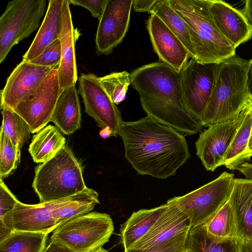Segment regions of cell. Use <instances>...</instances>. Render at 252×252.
I'll use <instances>...</instances> for the list:
<instances>
[{
	"instance_id": "cell-31",
	"label": "cell",
	"mask_w": 252,
	"mask_h": 252,
	"mask_svg": "<svg viewBox=\"0 0 252 252\" xmlns=\"http://www.w3.org/2000/svg\"><path fill=\"white\" fill-rule=\"evenodd\" d=\"M21 149L0 131V179L7 177L17 168L20 161Z\"/></svg>"
},
{
	"instance_id": "cell-44",
	"label": "cell",
	"mask_w": 252,
	"mask_h": 252,
	"mask_svg": "<svg viewBox=\"0 0 252 252\" xmlns=\"http://www.w3.org/2000/svg\"><path fill=\"white\" fill-rule=\"evenodd\" d=\"M251 104H252V100H251Z\"/></svg>"
},
{
	"instance_id": "cell-22",
	"label": "cell",
	"mask_w": 252,
	"mask_h": 252,
	"mask_svg": "<svg viewBox=\"0 0 252 252\" xmlns=\"http://www.w3.org/2000/svg\"><path fill=\"white\" fill-rule=\"evenodd\" d=\"M51 122L66 135H70L81 128V107L75 86L63 90L57 103Z\"/></svg>"
},
{
	"instance_id": "cell-35",
	"label": "cell",
	"mask_w": 252,
	"mask_h": 252,
	"mask_svg": "<svg viewBox=\"0 0 252 252\" xmlns=\"http://www.w3.org/2000/svg\"><path fill=\"white\" fill-rule=\"evenodd\" d=\"M19 200L0 179V219L12 210Z\"/></svg>"
},
{
	"instance_id": "cell-6",
	"label": "cell",
	"mask_w": 252,
	"mask_h": 252,
	"mask_svg": "<svg viewBox=\"0 0 252 252\" xmlns=\"http://www.w3.org/2000/svg\"><path fill=\"white\" fill-rule=\"evenodd\" d=\"M46 0H13L8 2L0 17V63L15 45L36 30L44 15Z\"/></svg>"
},
{
	"instance_id": "cell-27",
	"label": "cell",
	"mask_w": 252,
	"mask_h": 252,
	"mask_svg": "<svg viewBox=\"0 0 252 252\" xmlns=\"http://www.w3.org/2000/svg\"><path fill=\"white\" fill-rule=\"evenodd\" d=\"M150 13L157 15L179 38L192 58H194L195 53L189 28L172 6L169 0H158Z\"/></svg>"
},
{
	"instance_id": "cell-30",
	"label": "cell",
	"mask_w": 252,
	"mask_h": 252,
	"mask_svg": "<svg viewBox=\"0 0 252 252\" xmlns=\"http://www.w3.org/2000/svg\"><path fill=\"white\" fill-rule=\"evenodd\" d=\"M2 122L0 131L21 148L28 142L32 133L29 126L14 109L5 105L0 106Z\"/></svg>"
},
{
	"instance_id": "cell-36",
	"label": "cell",
	"mask_w": 252,
	"mask_h": 252,
	"mask_svg": "<svg viewBox=\"0 0 252 252\" xmlns=\"http://www.w3.org/2000/svg\"><path fill=\"white\" fill-rule=\"evenodd\" d=\"M107 0H69L70 4L82 6L91 13L92 16L99 20L101 18Z\"/></svg>"
},
{
	"instance_id": "cell-24",
	"label": "cell",
	"mask_w": 252,
	"mask_h": 252,
	"mask_svg": "<svg viewBox=\"0 0 252 252\" xmlns=\"http://www.w3.org/2000/svg\"><path fill=\"white\" fill-rule=\"evenodd\" d=\"M252 131V106L251 102L244 109L243 119L226 154L223 165L227 168L238 170L242 165L250 160L252 156L248 152V144Z\"/></svg>"
},
{
	"instance_id": "cell-9",
	"label": "cell",
	"mask_w": 252,
	"mask_h": 252,
	"mask_svg": "<svg viewBox=\"0 0 252 252\" xmlns=\"http://www.w3.org/2000/svg\"><path fill=\"white\" fill-rule=\"evenodd\" d=\"M130 79L139 95L183 106L180 73L166 63L159 61L143 65L130 73Z\"/></svg>"
},
{
	"instance_id": "cell-26",
	"label": "cell",
	"mask_w": 252,
	"mask_h": 252,
	"mask_svg": "<svg viewBox=\"0 0 252 252\" xmlns=\"http://www.w3.org/2000/svg\"><path fill=\"white\" fill-rule=\"evenodd\" d=\"M65 143L59 129L49 125L33 136L29 152L34 162L42 163L53 158Z\"/></svg>"
},
{
	"instance_id": "cell-42",
	"label": "cell",
	"mask_w": 252,
	"mask_h": 252,
	"mask_svg": "<svg viewBox=\"0 0 252 252\" xmlns=\"http://www.w3.org/2000/svg\"><path fill=\"white\" fill-rule=\"evenodd\" d=\"M248 152L250 155L252 157V131L248 144Z\"/></svg>"
},
{
	"instance_id": "cell-14",
	"label": "cell",
	"mask_w": 252,
	"mask_h": 252,
	"mask_svg": "<svg viewBox=\"0 0 252 252\" xmlns=\"http://www.w3.org/2000/svg\"><path fill=\"white\" fill-rule=\"evenodd\" d=\"M133 0H107L99 20L95 36L96 53L107 55L122 42L129 27Z\"/></svg>"
},
{
	"instance_id": "cell-16",
	"label": "cell",
	"mask_w": 252,
	"mask_h": 252,
	"mask_svg": "<svg viewBox=\"0 0 252 252\" xmlns=\"http://www.w3.org/2000/svg\"><path fill=\"white\" fill-rule=\"evenodd\" d=\"M147 29L159 61L180 73L192 58L179 38L156 14L150 13Z\"/></svg>"
},
{
	"instance_id": "cell-2",
	"label": "cell",
	"mask_w": 252,
	"mask_h": 252,
	"mask_svg": "<svg viewBox=\"0 0 252 252\" xmlns=\"http://www.w3.org/2000/svg\"><path fill=\"white\" fill-rule=\"evenodd\" d=\"M250 61L236 55L218 63L215 85L200 122L203 126L232 121L251 103Z\"/></svg>"
},
{
	"instance_id": "cell-29",
	"label": "cell",
	"mask_w": 252,
	"mask_h": 252,
	"mask_svg": "<svg viewBox=\"0 0 252 252\" xmlns=\"http://www.w3.org/2000/svg\"><path fill=\"white\" fill-rule=\"evenodd\" d=\"M202 224L207 232L215 237L238 240L236 220L229 198Z\"/></svg>"
},
{
	"instance_id": "cell-4",
	"label": "cell",
	"mask_w": 252,
	"mask_h": 252,
	"mask_svg": "<svg viewBox=\"0 0 252 252\" xmlns=\"http://www.w3.org/2000/svg\"><path fill=\"white\" fill-rule=\"evenodd\" d=\"M32 186L40 203L69 197L88 188L81 163L66 145L36 166Z\"/></svg>"
},
{
	"instance_id": "cell-34",
	"label": "cell",
	"mask_w": 252,
	"mask_h": 252,
	"mask_svg": "<svg viewBox=\"0 0 252 252\" xmlns=\"http://www.w3.org/2000/svg\"><path fill=\"white\" fill-rule=\"evenodd\" d=\"M189 231L182 232L168 241L144 250H125L124 252H184Z\"/></svg>"
},
{
	"instance_id": "cell-15",
	"label": "cell",
	"mask_w": 252,
	"mask_h": 252,
	"mask_svg": "<svg viewBox=\"0 0 252 252\" xmlns=\"http://www.w3.org/2000/svg\"><path fill=\"white\" fill-rule=\"evenodd\" d=\"M52 69L23 60L12 71L0 91V106L14 109L35 92Z\"/></svg>"
},
{
	"instance_id": "cell-37",
	"label": "cell",
	"mask_w": 252,
	"mask_h": 252,
	"mask_svg": "<svg viewBox=\"0 0 252 252\" xmlns=\"http://www.w3.org/2000/svg\"><path fill=\"white\" fill-rule=\"evenodd\" d=\"M158 1V0H133L132 6L137 12L150 13Z\"/></svg>"
},
{
	"instance_id": "cell-20",
	"label": "cell",
	"mask_w": 252,
	"mask_h": 252,
	"mask_svg": "<svg viewBox=\"0 0 252 252\" xmlns=\"http://www.w3.org/2000/svg\"><path fill=\"white\" fill-rule=\"evenodd\" d=\"M69 0H63L62 30L60 37L62 57L58 66L59 84L62 90L75 86L78 79L75 58V42L78 34L74 28Z\"/></svg>"
},
{
	"instance_id": "cell-43",
	"label": "cell",
	"mask_w": 252,
	"mask_h": 252,
	"mask_svg": "<svg viewBox=\"0 0 252 252\" xmlns=\"http://www.w3.org/2000/svg\"><path fill=\"white\" fill-rule=\"evenodd\" d=\"M94 252H109L102 247Z\"/></svg>"
},
{
	"instance_id": "cell-5",
	"label": "cell",
	"mask_w": 252,
	"mask_h": 252,
	"mask_svg": "<svg viewBox=\"0 0 252 252\" xmlns=\"http://www.w3.org/2000/svg\"><path fill=\"white\" fill-rule=\"evenodd\" d=\"M114 229L109 215L92 212L60 224L52 232L50 238L72 252H94L109 241Z\"/></svg>"
},
{
	"instance_id": "cell-11",
	"label": "cell",
	"mask_w": 252,
	"mask_h": 252,
	"mask_svg": "<svg viewBox=\"0 0 252 252\" xmlns=\"http://www.w3.org/2000/svg\"><path fill=\"white\" fill-rule=\"evenodd\" d=\"M63 90L59 84L58 67L52 69L35 92L14 110L27 123L32 133H37L51 121Z\"/></svg>"
},
{
	"instance_id": "cell-38",
	"label": "cell",
	"mask_w": 252,
	"mask_h": 252,
	"mask_svg": "<svg viewBox=\"0 0 252 252\" xmlns=\"http://www.w3.org/2000/svg\"><path fill=\"white\" fill-rule=\"evenodd\" d=\"M43 252H72L68 248L58 241L51 239L47 243Z\"/></svg>"
},
{
	"instance_id": "cell-1",
	"label": "cell",
	"mask_w": 252,
	"mask_h": 252,
	"mask_svg": "<svg viewBox=\"0 0 252 252\" xmlns=\"http://www.w3.org/2000/svg\"><path fill=\"white\" fill-rule=\"evenodd\" d=\"M118 135L126 158L141 175L167 179L175 175L190 157L185 136L147 116L123 121Z\"/></svg>"
},
{
	"instance_id": "cell-41",
	"label": "cell",
	"mask_w": 252,
	"mask_h": 252,
	"mask_svg": "<svg viewBox=\"0 0 252 252\" xmlns=\"http://www.w3.org/2000/svg\"><path fill=\"white\" fill-rule=\"evenodd\" d=\"M248 86L250 95L252 98V59L250 61L249 69L248 73Z\"/></svg>"
},
{
	"instance_id": "cell-7",
	"label": "cell",
	"mask_w": 252,
	"mask_h": 252,
	"mask_svg": "<svg viewBox=\"0 0 252 252\" xmlns=\"http://www.w3.org/2000/svg\"><path fill=\"white\" fill-rule=\"evenodd\" d=\"M234 174L224 172L213 181L170 199L189 217L191 227L205 223L229 198Z\"/></svg>"
},
{
	"instance_id": "cell-28",
	"label": "cell",
	"mask_w": 252,
	"mask_h": 252,
	"mask_svg": "<svg viewBox=\"0 0 252 252\" xmlns=\"http://www.w3.org/2000/svg\"><path fill=\"white\" fill-rule=\"evenodd\" d=\"M48 233L12 230L0 241V252H43Z\"/></svg>"
},
{
	"instance_id": "cell-17",
	"label": "cell",
	"mask_w": 252,
	"mask_h": 252,
	"mask_svg": "<svg viewBox=\"0 0 252 252\" xmlns=\"http://www.w3.org/2000/svg\"><path fill=\"white\" fill-rule=\"evenodd\" d=\"M166 203V209L150 230L128 250H147L190 230L189 217L170 199Z\"/></svg>"
},
{
	"instance_id": "cell-40",
	"label": "cell",
	"mask_w": 252,
	"mask_h": 252,
	"mask_svg": "<svg viewBox=\"0 0 252 252\" xmlns=\"http://www.w3.org/2000/svg\"><path fill=\"white\" fill-rule=\"evenodd\" d=\"M246 177V179L252 180V164L248 162L243 164L238 169Z\"/></svg>"
},
{
	"instance_id": "cell-32",
	"label": "cell",
	"mask_w": 252,
	"mask_h": 252,
	"mask_svg": "<svg viewBox=\"0 0 252 252\" xmlns=\"http://www.w3.org/2000/svg\"><path fill=\"white\" fill-rule=\"evenodd\" d=\"M100 82L114 103L123 101L130 85V73L126 71L116 72L99 77Z\"/></svg>"
},
{
	"instance_id": "cell-8",
	"label": "cell",
	"mask_w": 252,
	"mask_h": 252,
	"mask_svg": "<svg viewBox=\"0 0 252 252\" xmlns=\"http://www.w3.org/2000/svg\"><path fill=\"white\" fill-rule=\"evenodd\" d=\"M217 63H202L191 58L180 72L182 103L186 110L200 122L214 88Z\"/></svg>"
},
{
	"instance_id": "cell-13",
	"label": "cell",
	"mask_w": 252,
	"mask_h": 252,
	"mask_svg": "<svg viewBox=\"0 0 252 252\" xmlns=\"http://www.w3.org/2000/svg\"><path fill=\"white\" fill-rule=\"evenodd\" d=\"M244 116V109L233 120L212 124L201 131L195 142L196 155L208 171L223 165L226 154Z\"/></svg>"
},
{
	"instance_id": "cell-23",
	"label": "cell",
	"mask_w": 252,
	"mask_h": 252,
	"mask_svg": "<svg viewBox=\"0 0 252 252\" xmlns=\"http://www.w3.org/2000/svg\"><path fill=\"white\" fill-rule=\"evenodd\" d=\"M167 207V203L133 212L121 225V243L125 250H128L150 230Z\"/></svg>"
},
{
	"instance_id": "cell-21",
	"label": "cell",
	"mask_w": 252,
	"mask_h": 252,
	"mask_svg": "<svg viewBox=\"0 0 252 252\" xmlns=\"http://www.w3.org/2000/svg\"><path fill=\"white\" fill-rule=\"evenodd\" d=\"M63 0H50L43 21L32 42L23 56L30 62L60 39L62 30Z\"/></svg>"
},
{
	"instance_id": "cell-10",
	"label": "cell",
	"mask_w": 252,
	"mask_h": 252,
	"mask_svg": "<svg viewBox=\"0 0 252 252\" xmlns=\"http://www.w3.org/2000/svg\"><path fill=\"white\" fill-rule=\"evenodd\" d=\"M79 93L86 112L107 136L117 137L123 122L121 114L102 86L99 77L93 73L81 74L78 78Z\"/></svg>"
},
{
	"instance_id": "cell-25",
	"label": "cell",
	"mask_w": 252,
	"mask_h": 252,
	"mask_svg": "<svg viewBox=\"0 0 252 252\" xmlns=\"http://www.w3.org/2000/svg\"><path fill=\"white\" fill-rule=\"evenodd\" d=\"M186 250L189 252H242L238 239L215 237L207 232L203 224L190 229Z\"/></svg>"
},
{
	"instance_id": "cell-12",
	"label": "cell",
	"mask_w": 252,
	"mask_h": 252,
	"mask_svg": "<svg viewBox=\"0 0 252 252\" xmlns=\"http://www.w3.org/2000/svg\"><path fill=\"white\" fill-rule=\"evenodd\" d=\"M75 195L37 204L19 201L12 210L0 219V222L11 230L49 234L58 226L54 217L55 210L70 201Z\"/></svg>"
},
{
	"instance_id": "cell-19",
	"label": "cell",
	"mask_w": 252,
	"mask_h": 252,
	"mask_svg": "<svg viewBox=\"0 0 252 252\" xmlns=\"http://www.w3.org/2000/svg\"><path fill=\"white\" fill-rule=\"evenodd\" d=\"M210 10L218 29L236 48L252 37V26L241 10L220 0H210Z\"/></svg>"
},
{
	"instance_id": "cell-3",
	"label": "cell",
	"mask_w": 252,
	"mask_h": 252,
	"mask_svg": "<svg viewBox=\"0 0 252 252\" xmlns=\"http://www.w3.org/2000/svg\"><path fill=\"white\" fill-rule=\"evenodd\" d=\"M169 1L189 28L195 60L219 63L235 55L236 48L221 33L213 18L210 0Z\"/></svg>"
},
{
	"instance_id": "cell-45",
	"label": "cell",
	"mask_w": 252,
	"mask_h": 252,
	"mask_svg": "<svg viewBox=\"0 0 252 252\" xmlns=\"http://www.w3.org/2000/svg\"><path fill=\"white\" fill-rule=\"evenodd\" d=\"M188 252V251H185V252Z\"/></svg>"
},
{
	"instance_id": "cell-39",
	"label": "cell",
	"mask_w": 252,
	"mask_h": 252,
	"mask_svg": "<svg viewBox=\"0 0 252 252\" xmlns=\"http://www.w3.org/2000/svg\"><path fill=\"white\" fill-rule=\"evenodd\" d=\"M241 11L252 26V0H245V6Z\"/></svg>"
},
{
	"instance_id": "cell-18",
	"label": "cell",
	"mask_w": 252,
	"mask_h": 252,
	"mask_svg": "<svg viewBox=\"0 0 252 252\" xmlns=\"http://www.w3.org/2000/svg\"><path fill=\"white\" fill-rule=\"evenodd\" d=\"M229 200L242 252H252V180L235 179Z\"/></svg>"
},
{
	"instance_id": "cell-33",
	"label": "cell",
	"mask_w": 252,
	"mask_h": 252,
	"mask_svg": "<svg viewBox=\"0 0 252 252\" xmlns=\"http://www.w3.org/2000/svg\"><path fill=\"white\" fill-rule=\"evenodd\" d=\"M61 57V44L59 39L30 62L35 65L54 68L59 65Z\"/></svg>"
},
{
	"instance_id": "cell-46",
	"label": "cell",
	"mask_w": 252,
	"mask_h": 252,
	"mask_svg": "<svg viewBox=\"0 0 252 252\" xmlns=\"http://www.w3.org/2000/svg\"></svg>"
}]
</instances>
